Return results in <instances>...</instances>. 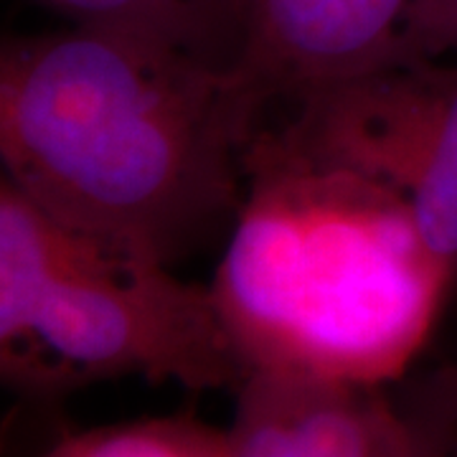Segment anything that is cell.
I'll return each instance as SVG.
<instances>
[{
  "label": "cell",
  "mask_w": 457,
  "mask_h": 457,
  "mask_svg": "<svg viewBox=\"0 0 457 457\" xmlns=\"http://www.w3.org/2000/svg\"><path fill=\"white\" fill-rule=\"evenodd\" d=\"M455 285L402 198L260 128L209 285L246 376L392 386Z\"/></svg>",
  "instance_id": "obj_2"
},
{
  "label": "cell",
  "mask_w": 457,
  "mask_h": 457,
  "mask_svg": "<svg viewBox=\"0 0 457 457\" xmlns=\"http://www.w3.org/2000/svg\"><path fill=\"white\" fill-rule=\"evenodd\" d=\"M264 137L399 196L457 282V56L417 59L318 84Z\"/></svg>",
  "instance_id": "obj_4"
},
{
  "label": "cell",
  "mask_w": 457,
  "mask_h": 457,
  "mask_svg": "<svg viewBox=\"0 0 457 457\" xmlns=\"http://www.w3.org/2000/svg\"><path fill=\"white\" fill-rule=\"evenodd\" d=\"M74 26L140 33L237 66L239 0H36Z\"/></svg>",
  "instance_id": "obj_7"
},
{
  "label": "cell",
  "mask_w": 457,
  "mask_h": 457,
  "mask_svg": "<svg viewBox=\"0 0 457 457\" xmlns=\"http://www.w3.org/2000/svg\"><path fill=\"white\" fill-rule=\"evenodd\" d=\"M234 396V457H420L389 386L249 374Z\"/></svg>",
  "instance_id": "obj_6"
},
{
  "label": "cell",
  "mask_w": 457,
  "mask_h": 457,
  "mask_svg": "<svg viewBox=\"0 0 457 457\" xmlns=\"http://www.w3.org/2000/svg\"><path fill=\"white\" fill-rule=\"evenodd\" d=\"M41 457H234L228 429L191 417L140 420L71 435Z\"/></svg>",
  "instance_id": "obj_8"
},
{
  "label": "cell",
  "mask_w": 457,
  "mask_h": 457,
  "mask_svg": "<svg viewBox=\"0 0 457 457\" xmlns=\"http://www.w3.org/2000/svg\"><path fill=\"white\" fill-rule=\"evenodd\" d=\"M414 0H239L237 69L267 104L392 64Z\"/></svg>",
  "instance_id": "obj_5"
},
{
  "label": "cell",
  "mask_w": 457,
  "mask_h": 457,
  "mask_svg": "<svg viewBox=\"0 0 457 457\" xmlns=\"http://www.w3.org/2000/svg\"><path fill=\"white\" fill-rule=\"evenodd\" d=\"M457 56V0H414L409 5L392 64Z\"/></svg>",
  "instance_id": "obj_10"
},
{
  "label": "cell",
  "mask_w": 457,
  "mask_h": 457,
  "mask_svg": "<svg viewBox=\"0 0 457 457\" xmlns=\"http://www.w3.org/2000/svg\"><path fill=\"white\" fill-rule=\"evenodd\" d=\"M394 396L420 457H457V359L414 376Z\"/></svg>",
  "instance_id": "obj_9"
},
{
  "label": "cell",
  "mask_w": 457,
  "mask_h": 457,
  "mask_svg": "<svg viewBox=\"0 0 457 457\" xmlns=\"http://www.w3.org/2000/svg\"><path fill=\"white\" fill-rule=\"evenodd\" d=\"M0 376L51 402L125 376L237 392L246 369L212 287L69 227L3 180Z\"/></svg>",
  "instance_id": "obj_3"
},
{
  "label": "cell",
  "mask_w": 457,
  "mask_h": 457,
  "mask_svg": "<svg viewBox=\"0 0 457 457\" xmlns=\"http://www.w3.org/2000/svg\"><path fill=\"white\" fill-rule=\"evenodd\" d=\"M267 107L237 66L140 33L11 36L3 180L69 227L173 264L234 224Z\"/></svg>",
  "instance_id": "obj_1"
}]
</instances>
